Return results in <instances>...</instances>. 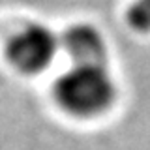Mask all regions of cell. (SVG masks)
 <instances>
[{"label":"cell","instance_id":"4","mask_svg":"<svg viewBox=\"0 0 150 150\" xmlns=\"http://www.w3.org/2000/svg\"><path fill=\"white\" fill-rule=\"evenodd\" d=\"M128 21L137 32H150V0H135L128 9Z\"/></svg>","mask_w":150,"mask_h":150},{"label":"cell","instance_id":"2","mask_svg":"<svg viewBox=\"0 0 150 150\" xmlns=\"http://www.w3.org/2000/svg\"><path fill=\"white\" fill-rule=\"evenodd\" d=\"M58 38L49 26L32 23L17 32L8 45L9 60L25 73H38L49 68L58 51Z\"/></svg>","mask_w":150,"mask_h":150},{"label":"cell","instance_id":"3","mask_svg":"<svg viewBox=\"0 0 150 150\" xmlns=\"http://www.w3.org/2000/svg\"><path fill=\"white\" fill-rule=\"evenodd\" d=\"M62 47L75 66H103L107 54L103 36L90 25L69 26L62 36Z\"/></svg>","mask_w":150,"mask_h":150},{"label":"cell","instance_id":"1","mask_svg":"<svg viewBox=\"0 0 150 150\" xmlns=\"http://www.w3.org/2000/svg\"><path fill=\"white\" fill-rule=\"evenodd\" d=\"M116 96L111 75L103 66H73L54 83V98L75 116H94L109 109Z\"/></svg>","mask_w":150,"mask_h":150}]
</instances>
